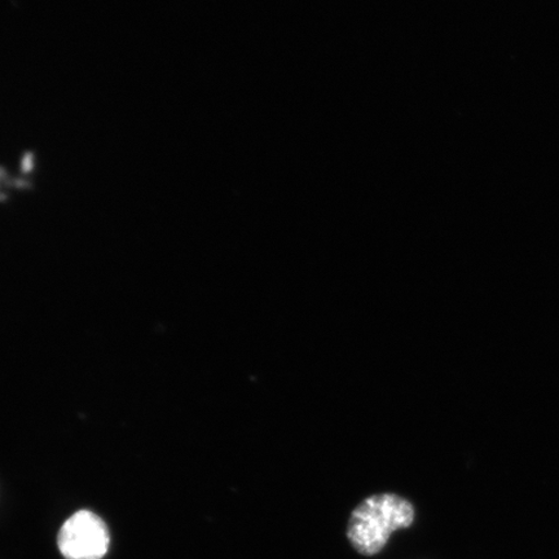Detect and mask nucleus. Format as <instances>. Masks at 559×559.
Instances as JSON below:
<instances>
[{
  "label": "nucleus",
  "mask_w": 559,
  "mask_h": 559,
  "mask_svg": "<svg viewBox=\"0 0 559 559\" xmlns=\"http://www.w3.org/2000/svg\"><path fill=\"white\" fill-rule=\"evenodd\" d=\"M415 521V508L394 493L370 496L355 508L347 524V539L362 556L380 554L391 534Z\"/></svg>",
  "instance_id": "obj_1"
},
{
  "label": "nucleus",
  "mask_w": 559,
  "mask_h": 559,
  "mask_svg": "<svg viewBox=\"0 0 559 559\" xmlns=\"http://www.w3.org/2000/svg\"><path fill=\"white\" fill-rule=\"evenodd\" d=\"M58 547L66 559H103L110 547L107 523L90 510H80L62 524Z\"/></svg>",
  "instance_id": "obj_2"
}]
</instances>
